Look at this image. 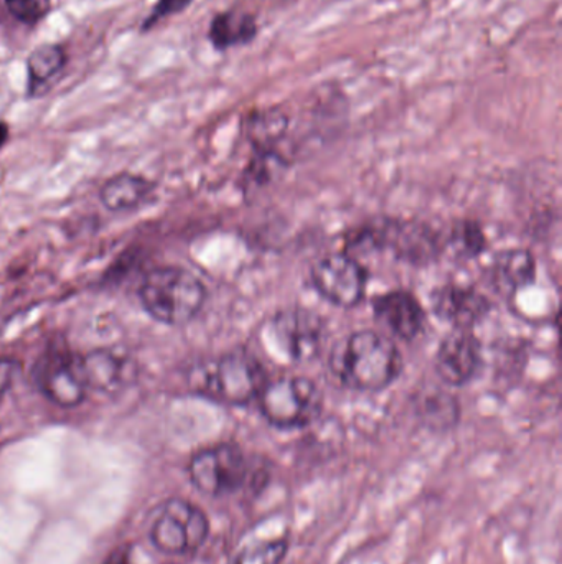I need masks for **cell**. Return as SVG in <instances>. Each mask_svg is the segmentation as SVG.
<instances>
[{"label":"cell","instance_id":"obj_1","mask_svg":"<svg viewBox=\"0 0 562 564\" xmlns=\"http://www.w3.org/2000/svg\"><path fill=\"white\" fill-rule=\"evenodd\" d=\"M330 370L343 387L356 391H382L403 371L398 345L382 332H352L330 351Z\"/></svg>","mask_w":562,"mask_h":564},{"label":"cell","instance_id":"obj_2","mask_svg":"<svg viewBox=\"0 0 562 564\" xmlns=\"http://www.w3.org/2000/svg\"><path fill=\"white\" fill-rule=\"evenodd\" d=\"M187 380L198 397L227 406H246L256 401L269 381L261 360L247 350L198 361L188 371Z\"/></svg>","mask_w":562,"mask_h":564},{"label":"cell","instance_id":"obj_3","mask_svg":"<svg viewBox=\"0 0 562 564\" xmlns=\"http://www.w3.org/2000/svg\"><path fill=\"white\" fill-rule=\"evenodd\" d=\"M142 308L165 325H185L194 321L205 302L207 288L200 278L180 267L154 268L139 285Z\"/></svg>","mask_w":562,"mask_h":564},{"label":"cell","instance_id":"obj_4","mask_svg":"<svg viewBox=\"0 0 562 564\" xmlns=\"http://www.w3.org/2000/svg\"><path fill=\"white\" fill-rule=\"evenodd\" d=\"M260 469L243 447L220 443L203 447L191 456L188 477L198 492L208 497L233 496L260 480Z\"/></svg>","mask_w":562,"mask_h":564},{"label":"cell","instance_id":"obj_5","mask_svg":"<svg viewBox=\"0 0 562 564\" xmlns=\"http://www.w3.org/2000/svg\"><path fill=\"white\" fill-rule=\"evenodd\" d=\"M256 401L264 420L277 430L309 426L320 416L323 408L319 384L299 375H286L267 381Z\"/></svg>","mask_w":562,"mask_h":564},{"label":"cell","instance_id":"obj_6","mask_svg":"<svg viewBox=\"0 0 562 564\" xmlns=\"http://www.w3.org/2000/svg\"><path fill=\"white\" fill-rule=\"evenodd\" d=\"M210 535L207 513L184 499H172L162 507L151 530V542L165 555L197 552Z\"/></svg>","mask_w":562,"mask_h":564},{"label":"cell","instance_id":"obj_7","mask_svg":"<svg viewBox=\"0 0 562 564\" xmlns=\"http://www.w3.org/2000/svg\"><path fill=\"white\" fill-rule=\"evenodd\" d=\"M32 375L40 393L56 406L69 410L88 398L79 355H73L68 348H48L36 360Z\"/></svg>","mask_w":562,"mask_h":564},{"label":"cell","instance_id":"obj_8","mask_svg":"<svg viewBox=\"0 0 562 564\" xmlns=\"http://www.w3.org/2000/svg\"><path fill=\"white\" fill-rule=\"evenodd\" d=\"M312 284L330 304L353 308L362 304L368 285V273L352 253H333L313 264Z\"/></svg>","mask_w":562,"mask_h":564},{"label":"cell","instance_id":"obj_9","mask_svg":"<svg viewBox=\"0 0 562 564\" xmlns=\"http://www.w3.org/2000/svg\"><path fill=\"white\" fill-rule=\"evenodd\" d=\"M271 330L279 347L290 360L312 361L326 345V322L307 308H286L277 312L271 322Z\"/></svg>","mask_w":562,"mask_h":564},{"label":"cell","instance_id":"obj_10","mask_svg":"<svg viewBox=\"0 0 562 564\" xmlns=\"http://www.w3.org/2000/svg\"><path fill=\"white\" fill-rule=\"evenodd\" d=\"M372 248H386L396 257L412 264L432 260L439 251V240L428 227L415 221H388L383 227L360 231L355 243Z\"/></svg>","mask_w":562,"mask_h":564},{"label":"cell","instance_id":"obj_11","mask_svg":"<svg viewBox=\"0 0 562 564\" xmlns=\"http://www.w3.org/2000/svg\"><path fill=\"white\" fill-rule=\"evenodd\" d=\"M482 345L472 328H452L436 354V371L449 387H465L481 371Z\"/></svg>","mask_w":562,"mask_h":564},{"label":"cell","instance_id":"obj_12","mask_svg":"<svg viewBox=\"0 0 562 564\" xmlns=\"http://www.w3.org/2000/svg\"><path fill=\"white\" fill-rule=\"evenodd\" d=\"M79 365L88 394L95 391L102 397H115L131 387L137 377L134 360L109 348H96L79 355Z\"/></svg>","mask_w":562,"mask_h":564},{"label":"cell","instance_id":"obj_13","mask_svg":"<svg viewBox=\"0 0 562 564\" xmlns=\"http://www.w3.org/2000/svg\"><path fill=\"white\" fill-rule=\"evenodd\" d=\"M432 311L441 321L449 322L454 328H472L484 321L491 312V301L472 285H439L432 292Z\"/></svg>","mask_w":562,"mask_h":564},{"label":"cell","instance_id":"obj_14","mask_svg":"<svg viewBox=\"0 0 562 564\" xmlns=\"http://www.w3.org/2000/svg\"><path fill=\"white\" fill-rule=\"evenodd\" d=\"M372 307L376 321L401 340H415L425 328V308L411 292L403 289L385 292L373 299Z\"/></svg>","mask_w":562,"mask_h":564},{"label":"cell","instance_id":"obj_15","mask_svg":"<svg viewBox=\"0 0 562 564\" xmlns=\"http://www.w3.org/2000/svg\"><path fill=\"white\" fill-rule=\"evenodd\" d=\"M154 192V182L148 181L144 175L122 172L102 184L99 200L102 207L112 214H128L144 207Z\"/></svg>","mask_w":562,"mask_h":564},{"label":"cell","instance_id":"obj_16","mask_svg":"<svg viewBox=\"0 0 562 564\" xmlns=\"http://www.w3.org/2000/svg\"><path fill=\"white\" fill-rule=\"evenodd\" d=\"M535 278H537V260L528 250L515 248V250L502 251L492 263V284L497 292L507 297L533 284Z\"/></svg>","mask_w":562,"mask_h":564},{"label":"cell","instance_id":"obj_17","mask_svg":"<svg viewBox=\"0 0 562 564\" xmlns=\"http://www.w3.org/2000/svg\"><path fill=\"white\" fill-rule=\"evenodd\" d=\"M256 17L247 12H230L218 13L210 25L208 39L214 48L224 52V50L234 48V46L246 45L253 42L257 35Z\"/></svg>","mask_w":562,"mask_h":564},{"label":"cell","instance_id":"obj_18","mask_svg":"<svg viewBox=\"0 0 562 564\" xmlns=\"http://www.w3.org/2000/svg\"><path fill=\"white\" fill-rule=\"evenodd\" d=\"M66 65V53L58 45L36 46L26 59L29 69V89L32 95L43 88L49 79L55 78Z\"/></svg>","mask_w":562,"mask_h":564},{"label":"cell","instance_id":"obj_19","mask_svg":"<svg viewBox=\"0 0 562 564\" xmlns=\"http://www.w3.org/2000/svg\"><path fill=\"white\" fill-rule=\"evenodd\" d=\"M289 119L279 109H267L251 116L247 124L250 135L257 151H274V144L286 134Z\"/></svg>","mask_w":562,"mask_h":564},{"label":"cell","instance_id":"obj_20","mask_svg":"<svg viewBox=\"0 0 562 564\" xmlns=\"http://www.w3.org/2000/svg\"><path fill=\"white\" fill-rule=\"evenodd\" d=\"M449 247L458 257L475 258L487 247V238L477 221L462 220L452 228Z\"/></svg>","mask_w":562,"mask_h":564},{"label":"cell","instance_id":"obj_21","mask_svg":"<svg viewBox=\"0 0 562 564\" xmlns=\"http://www.w3.org/2000/svg\"><path fill=\"white\" fill-rule=\"evenodd\" d=\"M289 543L287 540H266L253 543L236 553L231 564H280L286 558Z\"/></svg>","mask_w":562,"mask_h":564},{"label":"cell","instance_id":"obj_22","mask_svg":"<svg viewBox=\"0 0 562 564\" xmlns=\"http://www.w3.org/2000/svg\"><path fill=\"white\" fill-rule=\"evenodd\" d=\"M425 417L431 426L451 427L459 421V404L451 394H431L425 401Z\"/></svg>","mask_w":562,"mask_h":564},{"label":"cell","instance_id":"obj_23","mask_svg":"<svg viewBox=\"0 0 562 564\" xmlns=\"http://www.w3.org/2000/svg\"><path fill=\"white\" fill-rule=\"evenodd\" d=\"M3 2L9 12L26 25H35L40 20L45 19L52 9V0H3Z\"/></svg>","mask_w":562,"mask_h":564},{"label":"cell","instance_id":"obj_24","mask_svg":"<svg viewBox=\"0 0 562 564\" xmlns=\"http://www.w3.org/2000/svg\"><path fill=\"white\" fill-rule=\"evenodd\" d=\"M22 373V361L13 357L0 358V404L12 391L13 384Z\"/></svg>","mask_w":562,"mask_h":564},{"label":"cell","instance_id":"obj_25","mask_svg":"<svg viewBox=\"0 0 562 564\" xmlns=\"http://www.w3.org/2000/svg\"><path fill=\"white\" fill-rule=\"evenodd\" d=\"M191 2H194V0H158L151 15H148V19L144 22V30L152 29L155 23L167 19V17L184 12Z\"/></svg>","mask_w":562,"mask_h":564},{"label":"cell","instance_id":"obj_26","mask_svg":"<svg viewBox=\"0 0 562 564\" xmlns=\"http://www.w3.org/2000/svg\"><path fill=\"white\" fill-rule=\"evenodd\" d=\"M106 564H132L128 550H115Z\"/></svg>","mask_w":562,"mask_h":564},{"label":"cell","instance_id":"obj_27","mask_svg":"<svg viewBox=\"0 0 562 564\" xmlns=\"http://www.w3.org/2000/svg\"><path fill=\"white\" fill-rule=\"evenodd\" d=\"M7 139H9V126L5 122H0V149L5 145Z\"/></svg>","mask_w":562,"mask_h":564}]
</instances>
